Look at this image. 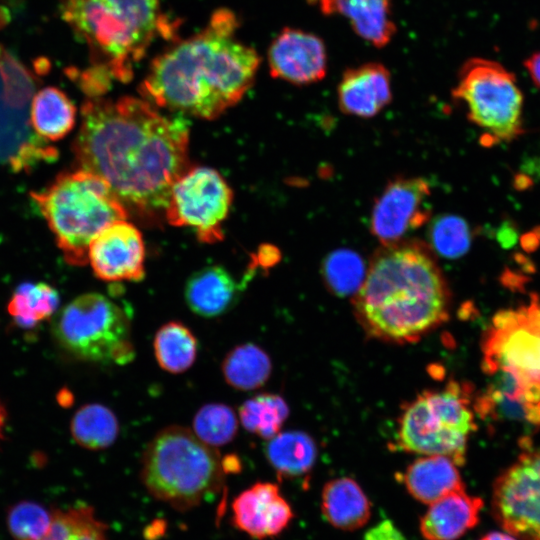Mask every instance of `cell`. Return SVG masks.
<instances>
[{
  "label": "cell",
  "mask_w": 540,
  "mask_h": 540,
  "mask_svg": "<svg viewBox=\"0 0 540 540\" xmlns=\"http://www.w3.org/2000/svg\"><path fill=\"white\" fill-rule=\"evenodd\" d=\"M185 301L197 315L212 318L228 312L240 296V284L223 267L206 266L185 284Z\"/></svg>",
  "instance_id": "ffe728a7"
},
{
  "label": "cell",
  "mask_w": 540,
  "mask_h": 540,
  "mask_svg": "<svg viewBox=\"0 0 540 540\" xmlns=\"http://www.w3.org/2000/svg\"><path fill=\"white\" fill-rule=\"evenodd\" d=\"M239 22L218 9L197 34L156 56L140 85L147 101L201 119H214L237 104L254 82L258 53L240 41Z\"/></svg>",
  "instance_id": "7a4b0ae2"
},
{
  "label": "cell",
  "mask_w": 540,
  "mask_h": 540,
  "mask_svg": "<svg viewBox=\"0 0 540 540\" xmlns=\"http://www.w3.org/2000/svg\"><path fill=\"white\" fill-rule=\"evenodd\" d=\"M481 350L488 387L525 423L540 426V294L498 311Z\"/></svg>",
  "instance_id": "5b68a950"
},
{
  "label": "cell",
  "mask_w": 540,
  "mask_h": 540,
  "mask_svg": "<svg viewBox=\"0 0 540 540\" xmlns=\"http://www.w3.org/2000/svg\"><path fill=\"white\" fill-rule=\"evenodd\" d=\"M62 17L88 45L92 65L127 81L152 42L170 36L160 0H62Z\"/></svg>",
  "instance_id": "277c9868"
},
{
  "label": "cell",
  "mask_w": 540,
  "mask_h": 540,
  "mask_svg": "<svg viewBox=\"0 0 540 540\" xmlns=\"http://www.w3.org/2000/svg\"><path fill=\"white\" fill-rule=\"evenodd\" d=\"M4 422H5V412H4V409H3V407H2V405L0 403V435L2 433Z\"/></svg>",
  "instance_id": "b9f144b4"
},
{
  "label": "cell",
  "mask_w": 540,
  "mask_h": 540,
  "mask_svg": "<svg viewBox=\"0 0 540 540\" xmlns=\"http://www.w3.org/2000/svg\"><path fill=\"white\" fill-rule=\"evenodd\" d=\"M363 540H407L390 520H383L364 534Z\"/></svg>",
  "instance_id": "8d00e7d4"
},
{
  "label": "cell",
  "mask_w": 540,
  "mask_h": 540,
  "mask_svg": "<svg viewBox=\"0 0 540 540\" xmlns=\"http://www.w3.org/2000/svg\"><path fill=\"white\" fill-rule=\"evenodd\" d=\"M342 113L371 118L392 101L391 75L381 63L368 62L346 69L337 87Z\"/></svg>",
  "instance_id": "e0dca14e"
},
{
  "label": "cell",
  "mask_w": 540,
  "mask_h": 540,
  "mask_svg": "<svg viewBox=\"0 0 540 540\" xmlns=\"http://www.w3.org/2000/svg\"><path fill=\"white\" fill-rule=\"evenodd\" d=\"M479 540H517V539L507 532L494 531V532L485 534Z\"/></svg>",
  "instance_id": "ab89813d"
},
{
  "label": "cell",
  "mask_w": 540,
  "mask_h": 540,
  "mask_svg": "<svg viewBox=\"0 0 540 540\" xmlns=\"http://www.w3.org/2000/svg\"><path fill=\"white\" fill-rule=\"evenodd\" d=\"M34 69L38 75H45L49 72L51 64L45 57H39L34 60Z\"/></svg>",
  "instance_id": "f35d334b"
},
{
  "label": "cell",
  "mask_w": 540,
  "mask_h": 540,
  "mask_svg": "<svg viewBox=\"0 0 540 540\" xmlns=\"http://www.w3.org/2000/svg\"><path fill=\"white\" fill-rule=\"evenodd\" d=\"M429 239L432 248L439 255L445 258H458L469 250L472 230L463 218L443 215L431 223Z\"/></svg>",
  "instance_id": "836d02e7"
},
{
  "label": "cell",
  "mask_w": 540,
  "mask_h": 540,
  "mask_svg": "<svg viewBox=\"0 0 540 540\" xmlns=\"http://www.w3.org/2000/svg\"><path fill=\"white\" fill-rule=\"evenodd\" d=\"M326 16L346 18L352 30L376 48L390 43L397 32L391 0H314Z\"/></svg>",
  "instance_id": "d6986e66"
},
{
  "label": "cell",
  "mask_w": 540,
  "mask_h": 540,
  "mask_svg": "<svg viewBox=\"0 0 540 540\" xmlns=\"http://www.w3.org/2000/svg\"><path fill=\"white\" fill-rule=\"evenodd\" d=\"M429 183L421 177H397L376 199L370 218V231L382 245L403 240L409 232L426 223L431 211L427 200Z\"/></svg>",
  "instance_id": "4fadbf2b"
},
{
  "label": "cell",
  "mask_w": 540,
  "mask_h": 540,
  "mask_svg": "<svg viewBox=\"0 0 540 540\" xmlns=\"http://www.w3.org/2000/svg\"><path fill=\"white\" fill-rule=\"evenodd\" d=\"M11 21V13L9 8L0 6V29L6 27Z\"/></svg>",
  "instance_id": "60d3db41"
},
{
  "label": "cell",
  "mask_w": 540,
  "mask_h": 540,
  "mask_svg": "<svg viewBox=\"0 0 540 540\" xmlns=\"http://www.w3.org/2000/svg\"><path fill=\"white\" fill-rule=\"evenodd\" d=\"M153 349L159 366L167 372L178 374L193 365L198 342L187 326L178 321H170L156 332Z\"/></svg>",
  "instance_id": "484cf974"
},
{
  "label": "cell",
  "mask_w": 540,
  "mask_h": 540,
  "mask_svg": "<svg viewBox=\"0 0 540 540\" xmlns=\"http://www.w3.org/2000/svg\"><path fill=\"white\" fill-rule=\"evenodd\" d=\"M192 431L202 442L216 448L234 439L238 431V419L226 404L209 403L195 414Z\"/></svg>",
  "instance_id": "1f68e13d"
},
{
  "label": "cell",
  "mask_w": 540,
  "mask_h": 540,
  "mask_svg": "<svg viewBox=\"0 0 540 540\" xmlns=\"http://www.w3.org/2000/svg\"><path fill=\"white\" fill-rule=\"evenodd\" d=\"M73 142L80 169L103 178L126 206L141 214L165 211L174 182L189 168V129L146 99L86 100Z\"/></svg>",
  "instance_id": "6da1fadb"
},
{
  "label": "cell",
  "mask_w": 540,
  "mask_h": 540,
  "mask_svg": "<svg viewBox=\"0 0 540 540\" xmlns=\"http://www.w3.org/2000/svg\"><path fill=\"white\" fill-rule=\"evenodd\" d=\"M534 84L540 88V51L534 52L523 63Z\"/></svg>",
  "instance_id": "74e56055"
},
{
  "label": "cell",
  "mask_w": 540,
  "mask_h": 540,
  "mask_svg": "<svg viewBox=\"0 0 540 540\" xmlns=\"http://www.w3.org/2000/svg\"><path fill=\"white\" fill-rule=\"evenodd\" d=\"M451 295L432 255L421 241L382 245L371 258L353 297L366 333L392 343H411L448 319Z\"/></svg>",
  "instance_id": "3957f363"
},
{
  "label": "cell",
  "mask_w": 540,
  "mask_h": 540,
  "mask_svg": "<svg viewBox=\"0 0 540 540\" xmlns=\"http://www.w3.org/2000/svg\"><path fill=\"white\" fill-rule=\"evenodd\" d=\"M88 263L103 281L143 279L145 246L141 232L126 219L109 224L90 242Z\"/></svg>",
  "instance_id": "5bb4252c"
},
{
  "label": "cell",
  "mask_w": 540,
  "mask_h": 540,
  "mask_svg": "<svg viewBox=\"0 0 540 540\" xmlns=\"http://www.w3.org/2000/svg\"><path fill=\"white\" fill-rule=\"evenodd\" d=\"M402 481L409 494L424 504H431L451 492L465 489L458 465L442 455L417 458L404 471Z\"/></svg>",
  "instance_id": "44dd1931"
},
{
  "label": "cell",
  "mask_w": 540,
  "mask_h": 540,
  "mask_svg": "<svg viewBox=\"0 0 540 540\" xmlns=\"http://www.w3.org/2000/svg\"><path fill=\"white\" fill-rule=\"evenodd\" d=\"M59 294L46 283H23L12 294L7 310L16 323L31 328L50 318L58 308Z\"/></svg>",
  "instance_id": "f1b7e54d"
},
{
  "label": "cell",
  "mask_w": 540,
  "mask_h": 540,
  "mask_svg": "<svg viewBox=\"0 0 540 540\" xmlns=\"http://www.w3.org/2000/svg\"><path fill=\"white\" fill-rule=\"evenodd\" d=\"M76 107L57 87L38 91L31 102L30 124L39 138L57 141L65 137L76 122Z\"/></svg>",
  "instance_id": "603a6c76"
},
{
  "label": "cell",
  "mask_w": 540,
  "mask_h": 540,
  "mask_svg": "<svg viewBox=\"0 0 540 540\" xmlns=\"http://www.w3.org/2000/svg\"><path fill=\"white\" fill-rule=\"evenodd\" d=\"M227 384L242 391L261 387L270 377L272 364L268 354L253 343L234 347L222 362Z\"/></svg>",
  "instance_id": "d4e9b609"
},
{
  "label": "cell",
  "mask_w": 540,
  "mask_h": 540,
  "mask_svg": "<svg viewBox=\"0 0 540 540\" xmlns=\"http://www.w3.org/2000/svg\"><path fill=\"white\" fill-rule=\"evenodd\" d=\"M265 456L280 479H295L308 474L315 463L317 449L306 433H278L267 442Z\"/></svg>",
  "instance_id": "cb8c5ba5"
},
{
  "label": "cell",
  "mask_w": 540,
  "mask_h": 540,
  "mask_svg": "<svg viewBox=\"0 0 540 540\" xmlns=\"http://www.w3.org/2000/svg\"><path fill=\"white\" fill-rule=\"evenodd\" d=\"M289 408L276 394L264 393L245 401L239 408V420L249 432L269 440L280 432Z\"/></svg>",
  "instance_id": "f546056e"
},
{
  "label": "cell",
  "mask_w": 540,
  "mask_h": 540,
  "mask_svg": "<svg viewBox=\"0 0 540 540\" xmlns=\"http://www.w3.org/2000/svg\"><path fill=\"white\" fill-rule=\"evenodd\" d=\"M65 72L70 79L76 80L80 89L91 98L100 97L105 93L113 79L110 72L100 65H92L83 71L70 67Z\"/></svg>",
  "instance_id": "d590c367"
},
{
  "label": "cell",
  "mask_w": 540,
  "mask_h": 540,
  "mask_svg": "<svg viewBox=\"0 0 540 540\" xmlns=\"http://www.w3.org/2000/svg\"><path fill=\"white\" fill-rule=\"evenodd\" d=\"M108 526L87 504L52 509V521L41 540H108Z\"/></svg>",
  "instance_id": "4316f807"
},
{
  "label": "cell",
  "mask_w": 540,
  "mask_h": 540,
  "mask_svg": "<svg viewBox=\"0 0 540 540\" xmlns=\"http://www.w3.org/2000/svg\"><path fill=\"white\" fill-rule=\"evenodd\" d=\"M474 411L467 384L450 381L441 389L424 391L401 413L398 446L422 456H446L463 465L469 437L477 428Z\"/></svg>",
  "instance_id": "ba28073f"
},
{
  "label": "cell",
  "mask_w": 540,
  "mask_h": 540,
  "mask_svg": "<svg viewBox=\"0 0 540 540\" xmlns=\"http://www.w3.org/2000/svg\"><path fill=\"white\" fill-rule=\"evenodd\" d=\"M70 428L75 442L90 450L111 446L119 433L115 414L108 407L97 403L86 404L77 410Z\"/></svg>",
  "instance_id": "83f0119b"
},
{
  "label": "cell",
  "mask_w": 540,
  "mask_h": 540,
  "mask_svg": "<svg viewBox=\"0 0 540 540\" xmlns=\"http://www.w3.org/2000/svg\"><path fill=\"white\" fill-rule=\"evenodd\" d=\"M457 79L452 98L463 104L488 144L508 143L524 132V98L512 72L497 61L473 57L463 63Z\"/></svg>",
  "instance_id": "9c48e42d"
},
{
  "label": "cell",
  "mask_w": 540,
  "mask_h": 540,
  "mask_svg": "<svg viewBox=\"0 0 540 540\" xmlns=\"http://www.w3.org/2000/svg\"><path fill=\"white\" fill-rule=\"evenodd\" d=\"M53 333L66 352L87 362L123 365L135 355L128 315L100 293L68 303L57 315Z\"/></svg>",
  "instance_id": "30bf717a"
},
{
  "label": "cell",
  "mask_w": 540,
  "mask_h": 540,
  "mask_svg": "<svg viewBox=\"0 0 540 540\" xmlns=\"http://www.w3.org/2000/svg\"><path fill=\"white\" fill-rule=\"evenodd\" d=\"M225 476L218 450L178 425L165 427L152 438L140 470L150 495L177 511L193 509L219 493Z\"/></svg>",
  "instance_id": "52a82bcc"
},
{
  "label": "cell",
  "mask_w": 540,
  "mask_h": 540,
  "mask_svg": "<svg viewBox=\"0 0 540 540\" xmlns=\"http://www.w3.org/2000/svg\"><path fill=\"white\" fill-rule=\"evenodd\" d=\"M491 512L517 540H540V449L527 450L496 478Z\"/></svg>",
  "instance_id": "7c38bea8"
},
{
  "label": "cell",
  "mask_w": 540,
  "mask_h": 540,
  "mask_svg": "<svg viewBox=\"0 0 540 540\" xmlns=\"http://www.w3.org/2000/svg\"><path fill=\"white\" fill-rule=\"evenodd\" d=\"M233 192L222 175L210 167L188 168L172 185L164 211L167 221L192 229L201 242L223 239Z\"/></svg>",
  "instance_id": "8fae6325"
},
{
  "label": "cell",
  "mask_w": 540,
  "mask_h": 540,
  "mask_svg": "<svg viewBox=\"0 0 540 540\" xmlns=\"http://www.w3.org/2000/svg\"><path fill=\"white\" fill-rule=\"evenodd\" d=\"M5 49L3 48V46L0 44V57L3 55Z\"/></svg>",
  "instance_id": "7bdbcfd3"
},
{
  "label": "cell",
  "mask_w": 540,
  "mask_h": 540,
  "mask_svg": "<svg viewBox=\"0 0 540 540\" xmlns=\"http://www.w3.org/2000/svg\"><path fill=\"white\" fill-rule=\"evenodd\" d=\"M322 278L326 287L337 296L355 295L366 276L362 257L350 249H337L323 261Z\"/></svg>",
  "instance_id": "4dcf8cb0"
},
{
  "label": "cell",
  "mask_w": 540,
  "mask_h": 540,
  "mask_svg": "<svg viewBox=\"0 0 540 540\" xmlns=\"http://www.w3.org/2000/svg\"><path fill=\"white\" fill-rule=\"evenodd\" d=\"M231 508L234 527L255 540L279 536L294 518L278 485L271 482H257L242 491Z\"/></svg>",
  "instance_id": "2e32d148"
},
{
  "label": "cell",
  "mask_w": 540,
  "mask_h": 540,
  "mask_svg": "<svg viewBox=\"0 0 540 540\" xmlns=\"http://www.w3.org/2000/svg\"><path fill=\"white\" fill-rule=\"evenodd\" d=\"M321 511L333 527L354 531L363 527L370 519L371 503L354 479L341 477L324 485Z\"/></svg>",
  "instance_id": "7402d4cb"
},
{
  "label": "cell",
  "mask_w": 540,
  "mask_h": 540,
  "mask_svg": "<svg viewBox=\"0 0 540 540\" xmlns=\"http://www.w3.org/2000/svg\"><path fill=\"white\" fill-rule=\"evenodd\" d=\"M0 76L4 102L9 107L22 109L32 96L33 74L16 56L5 50L0 57Z\"/></svg>",
  "instance_id": "e575fe53"
},
{
  "label": "cell",
  "mask_w": 540,
  "mask_h": 540,
  "mask_svg": "<svg viewBox=\"0 0 540 540\" xmlns=\"http://www.w3.org/2000/svg\"><path fill=\"white\" fill-rule=\"evenodd\" d=\"M30 195L64 260L74 266L88 263L89 244L102 229L128 216L110 185L80 168L60 173L46 188Z\"/></svg>",
  "instance_id": "8992f818"
},
{
  "label": "cell",
  "mask_w": 540,
  "mask_h": 540,
  "mask_svg": "<svg viewBox=\"0 0 540 540\" xmlns=\"http://www.w3.org/2000/svg\"><path fill=\"white\" fill-rule=\"evenodd\" d=\"M429 505L419 522L423 538L457 540L478 524L484 502L463 489L451 492Z\"/></svg>",
  "instance_id": "ac0fdd59"
},
{
  "label": "cell",
  "mask_w": 540,
  "mask_h": 540,
  "mask_svg": "<svg viewBox=\"0 0 540 540\" xmlns=\"http://www.w3.org/2000/svg\"><path fill=\"white\" fill-rule=\"evenodd\" d=\"M51 521L52 510L30 500L13 504L6 513L7 529L14 540H41Z\"/></svg>",
  "instance_id": "d6a6232c"
},
{
  "label": "cell",
  "mask_w": 540,
  "mask_h": 540,
  "mask_svg": "<svg viewBox=\"0 0 540 540\" xmlns=\"http://www.w3.org/2000/svg\"><path fill=\"white\" fill-rule=\"evenodd\" d=\"M267 61L272 77L294 85L321 81L327 73L324 41L317 35L286 27L271 42Z\"/></svg>",
  "instance_id": "9a60e30c"
}]
</instances>
